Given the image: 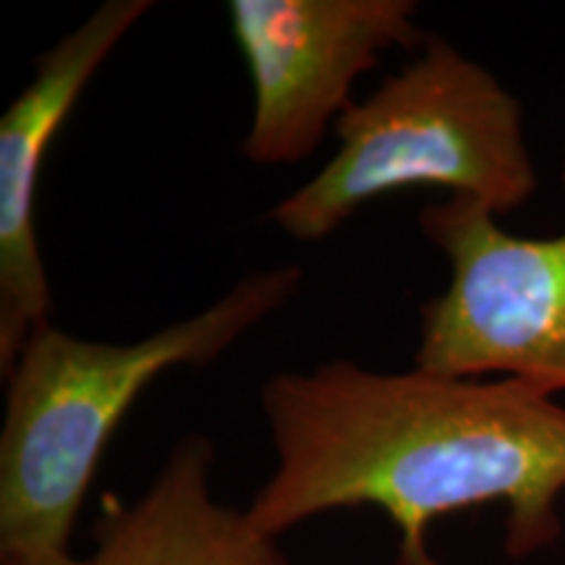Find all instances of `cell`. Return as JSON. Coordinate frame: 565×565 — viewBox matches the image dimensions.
<instances>
[{
	"mask_svg": "<svg viewBox=\"0 0 565 565\" xmlns=\"http://www.w3.org/2000/svg\"><path fill=\"white\" fill-rule=\"evenodd\" d=\"M0 565H87L71 553L55 555H0Z\"/></svg>",
	"mask_w": 565,
	"mask_h": 565,
	"instance_id": "obj_8",
	"label": "cell"
},
{
	"mask_svg": "<svg viewBox=\"0 0 565 565\" xmlns=\"http://www.w3.org/2000/svg\"><path fill=\"white\" fill-rule=\"evenodd\" d=\"M275 469L252 521L278 536L341 508H380L398 529V565H440L437 519L505 508L503 545L526 561L563 536L565 406L519 380L377 372L324 362L259 391Z\"/></svg>",
	"mask_w": 565,
	"mask_h": 565,
	"instance_id": "obj_1",
	"label": "cell"
},
{
	"mask_svg": "<svg viewBox=\"0 0 565 565\" xmlns=\"http://www.w3.org/2000/svg\"><path fill=\"white\" fill-rule=\"evenodd\" d=\"M303 270L249 273L186 320L134 343L84 341L47 322L6 374L0 429V555L68 553L110 437L175 366H210L299 294Z\"/></svg>",
	"mask_w": 565,
	"mask_h": 565,
	"instance_id": "obj_2",
	"label": "cell"
},
{
	"mask_svg": "<svg viewBox=\"0 0 565 565\" xmlns=\"http://www.w3.org/2000/svg\"><path fill=\"white\" fill-rule=\"evenodd\" d=\"M215 445L189 435L134 503L105 498L87 565H291L249 511L212 498Z\"/></svg>",
	"mask_w": 565,
	"mask_h": 565,
	"instance_id": "obj_7",
	"label": "cell"
},
{
	"mask_svg": "<svg viewBox=\"0 0 565 565\" xmlns=\"http://www.w3.org/2000/svg\"><path fill=\"white\" fill-rule=\"evenodd\" d=\"M414 0H231L228 21L254 92L242 154L252 166L312 158L353 105V84L393 47L429 38Z\"/></svg>",
	"mask_w": 565,
	"mask_h": 565,
	"instance_id": "obj_5",
	"label": "cell"
},
{
	"mask_svg": "<svg viewBox=\"0 0 565 565\" xmlns=\"http://www.w3.org/2000/svg\"><path fill=\"white\" fill-rule=\"evenodd\" d=\"M150 0H105L51 51L0 118V372L51 322L53 291L38 244V183L63 121Z\"/></svg>",
	"mask_w": 565,
	"mask_h": 565,
	"instance_id": "obj_6",
	"label": "cell"
},
{
	"mask_svg": "<svg viewBox=\"0 0 565 565\" xmlns=\"http://www.w3.org/2000/svg\"><path fill=\"white\" fill-rule=\"evenodd\" d=\"M335 134L322 171L267 215L301 244L324 242L364 204L404 189H443L503 217L540 186L519 97L437 34L353 103Z\"/></svg>",
	"mask_w": 565,
	"mask_h": 565,
	"instance_id": "obj_3",
	"label": "cell"
},
{
	"mask_svg": "<svg viewBox=\"0 0 565 565\" xmlns=\"http://www.w3.org/2000/svg\"><path fill=\"white\" fill-rule=\"evenodd\" d=\"M565 189V160L561 173ZM419 228L450 280L422 303L414 366L565 393V231L529 238L469 196L424 204Z\"/></svg>",
	"mask_w": 565,
	"mask_h": 565,
	"instance_id": "obj_4",
	"label": "cell"
}]
</instances>
